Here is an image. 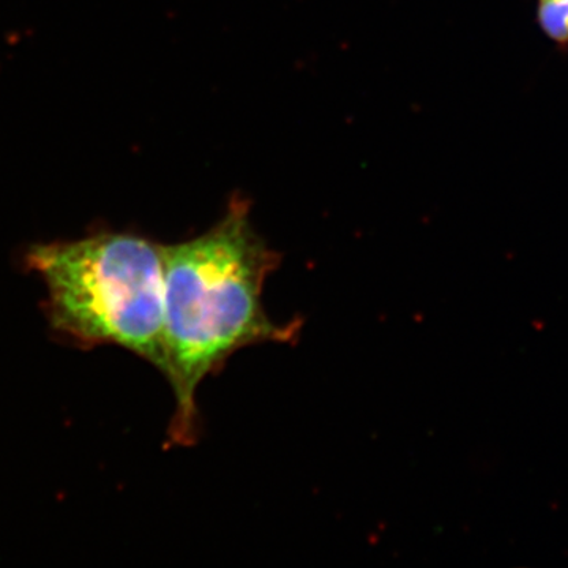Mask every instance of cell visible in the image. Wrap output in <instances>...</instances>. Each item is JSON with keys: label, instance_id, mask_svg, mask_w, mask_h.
<instances>
[{"label": "cell", "instance_id": "obj_3", "mask_svg": "<svg viewBox=\"0 0 568 568\" xmlns=\"http://www.w3.org/2000/svg\"><path fill=\"white\" fill-rule=\"evenodd\" d=\"M538 18L552 40L568 43V0H540Z\"/></svg>", "mask_w": 568, "mask_h": 568}, {"label": "cell", "instance_id": "obj_1", "mask_svg": "<svg viewBox=\"0 0 568 568\" xmlns=\"http://www.w3.org/2000/svg\"><path fill=\"white\" fill-rule=\"evenodd\" d=\"M163 376L175 398L168 440L192 446L200 436L201 384L245 347L297 342L302 320L278 324L265 312L264 284L282 256L256 233L242 196L204 234L163 245Z\"/></svg>", "mask_w": 568, "mask_h": 568}, {"label": "cell", "instance_id": "obj_2", "mask_svg": "<svg viewBox=\"0 0 568 568\" xmlns=\"http://www.w3.org/2000/svg\"><path fill=\"white\" fill-rule=\"evenodd\" d=\"M26 264L47 286V316L78 345H114L164 369L163 245L100 233L32 246Z\"/></svg>", "mask_w": 568, "mask_h": 568}]
</instances>
